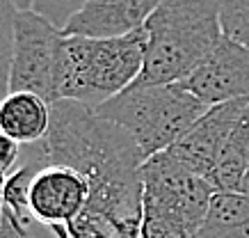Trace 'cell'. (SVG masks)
<instances>
[{
  "label": "cell",
  "mask_w": 249,
  "mask_h": 238,
  "mask_svg": "<svg viewBox=\"0 0 249 238\" xmlns=\"http://www.w3.org/2000/svg\"><path fill=\"white\" fill-rule=\"evenodd\" d=\"M144 211L167 218L195 236L204 224L211 200L215 195L204 177H199L162 151L146 158L142 165Z\"/></svg>",
  "instance_id": "5"
},
{
  "label": "cell",
  "mask_w": 249,
  "mask_h": 238,
  "mask_svg": "<svg viewBox=\"0 0 249 238\" xmlns=\"http://www.w3.org/2000/svg\"><path fill=\"white\" fill-rule=\"evenodd\" d=\"M240 192L249 197V165H247V172H245V179H242V185H240Z\"/></svg>",
  "instance_id": "20"
},
{
  "label": "cell",
  "mask_w": 249,
  "mask_h": 238,
  "mask_svg": "<svg viewBox=\"0 0 249 238\" xmlns=\"http://www.w3.org/2000/svg\"><path fill=\"white\" fill-rule=\"evenodd\" d=\"M18 9L0 0V103L9 94V71H12V48H14V16Z\"/></svg>",
  "instance_id": "15"
},
{
  "label": "cell",
  "mask_w": 249,
  "mask_h": 238,
  "mask_svg": "<svg viewBox=\"0 0 249 238\" xmlns=\"http://www.w3.org/2000/svg\"><path fill=\"white\" fill-rule=\"evenodd\" d=\"M211 110L178 85H140L112 96L96 108V115L133 135L142 154L151 158L172 149Z\"/></svg>",
  "instance_id": "4"
},
{
  "label": "cell",
  "mask_w": 249,
  "mask_h": 238,
  "mask_svg": "<svg viewBox=\"0 0 249 238\" xmlns=\"http://www.w3.org/2000/svg\"><path fill=\"white\" fill-rule=\"evenodd\" d=\"M87 5V0H32L30 9L35 14L44 16L51 25L64 32L69 21Z\"/></svg>",
  "instance_id": "16"
},
{
  "label": "cell",
  "mask_w": 249,
  "mask_h": 238,
  "mask_svg": "<svg viewBox=\"0 0 249 238\" xmlns=\"http://www.w3.org/2000/svg\"><path fill=\"white\" fill-rule=\"evenodd\" d=\"M44 149L48 165L73 169L87 183L137 174L146 161L128 131L78 101L51 103V128Z\"/></svg>",
  "instance_id": "1"
},
{
  "label": "cell",
  "mask_w": 249,
  "mask_h": 238,
  "mask_svg": "<svg viewBox=\"0 0 249 238\" xmlns=\"http://www.w3.org/2000/svg\"><path fill=\"white\" fill-rule=\"evenodd\" d=\"M247 108L249 99L227 101V103H219V106H211V110L172 149H167V154L172 156L174 161L181 163L183 167H188L190 172H195V174H199V177H204L208 181L213 169H215L222 146L229 140V135L233 133L235 126L240 124Z\"/></svg>",
  "instance_id": "7"
},
{
  "label": "cell",
  "mask_w": 249,
  "mask_h": 238,
  "mask_svg": "<svg viewBox=\"0 0 249 238\" xmlns=\"http://www.w3.org/2000/svg\"><path fill=\"white\" fill-rule=\"evenodd\" d=\"M64 32L32 9L16 12L9 92H32L55 103V73Z\"/></svg>",
  "instance_id": "6"
},
{
  "label": "cell",
  "mask_w": 249,
  "mask_h": 238,
  "mask_svg": "<svg viewBox=\"0 0 249 238\" xmlns=\"http://www.w3.org/2000/svg\"><path fill=\"white\" fill-rule=\"evenodd\" d=\"M51 128V103L32 92H9L0 103V133L18 145H37Z\"/></svg>",
  "instance_id": "11"
},
{
  "label": "cell",
  "mask_w": 249,
  "mask_h": 238,
  "mask_svg": "<svg viewBox=\"0 0 249 238\" xmlns=\"http://www.w3.org/2000/svg\"><path fill=\"white\" fill-rule=\"evenodd\" d=\"M23 161V145H18L16 140L9 135L0 133V174L7 179L9 174H14L18 165Z\"/></svg>",
  "instance_id": "17"
},
{
  "label": "cell",
  "mask_w": 249,
  "mask_h": 238,
  "mask_svg": "<svg viewBox=\"0 0 249 238\" xmlns=\"http://www.w3.org/2000/svg\"><path fill=\"white\" fill-rule=\"evenodd\" d=\"M9 5H14L18 12H23V9H30V2L32 0H7Z\"/></svg>",
  "instance_id": "19"
},
{
  "label": "cell",
  "mask_w": 249,
  "mask_h": 238,
  "mask_svg": "<svg viewBox=\"0 0 249 238\" xmlns=\"http://www.w3.org/2000/svg\"><path fill=\"white\" fill-rule=\"evenodd\" d=\"M146 30L140 85H178L204 64L224 39L219 0H160Z\"/></svg>",
  "instance_id": "2"
},
{
  "label": "cell",
  "mask_w": 249,
  "mask_h": 238,
  "mask_svg": "<svg viewBox=\"0 0 249 238\" xmlns=\"http://www.w3.org/2000/svg\"><path fill=\"white\" fill-rule=\"evenodd\" d=\"M0 224H2V213H0Z\"/></svg>",
  "instance_id": "21"
},
{
  "label": "cell",
  "mask_w": 249,
  "mask_h": 238,
  "mask_svg": "<svg viewBox=\"0 0 249 238\" xmlns=\"http://www.w3.org/2000/svg\"><path fill=\"white\" fill-rule=\"evenodd\" d=\"M160 0H87L69 25L64 37L114 39L142 30Z\"/></svg>",
  "instance_id": "10"
},
{
  "label": "cell",
  "mask_w": 249,
  "mask_h": 238,
  "mask_svg": "<svg viewBox=\"0 0 249 238\" xmlns=\"http://www.w3.org/2000/svg\"><path fill=\"white\" fill-rule=\"evenodd\" d=\"M2 224H0V238H35L32 231L25 227L23 222H18L9 208L2 206Z\"/></svg>",
  "instance_id": "18"
},
{
  "label": "cell",
  "mask_w": 249,
  "mask_h": 238,
  "mask_svg": "<svg viewBox=\"0 0 249 238\" xmlns=\"http://www.w3.org/2000/svg\"><path fill=\"white\" fill-rule=\"evenodd\" d=\"M222 35L249 48V0H219Z\"/></svg>",
  "instance_id": "14"
},
{
  "label": "cell",
  "mask_w": 249,
  "mask_h": 238,
  "mask_svg": "<svg viewBox=\"0 0 249 238\" xmlns=\"http://www.w3.org/2000/svg\"><path fill=\"white\" fill-rule=\"evenodd\" d=\"M192 238H249V197L242 192H215L204 224Z\"/></svg>",
  "instance_id": "12"
},
{
  "label": "cell",
  "mask_w": 249,
  "mask_h": 238,
  "mask_svg": "<svg viewBox=\"0 0 249 238\" xmlns=\"http://www.w3.org/2000/svg\"><path fill=\"white\" fill-rule=\"evenodd\" d=\"M249 165V108L240 124L233 128L217 156L215 169L211 174V185L217 192H240L242 179Z\"/></svg>",
  "instance_id": "13"
},
{
  "label": "cell",
  "mask_w": 249,
  "mask_h": 238,
  "mask_svg": "<svg viewBox=\"0 0 249 238\" xmlns=\"http://www.w3.org/2000/svg\"><path fill=\"white\" fill-rule=\"evenodd\" d=\"M144 53V28L114 39L64 37L55 73V101H78L96 110L140 78Z\"/></svg>",
  "instance_id": "3"
},
{
  "label": "cell",
  "mask_w": 249,
  "mask_h": 238,
  "mask_svg": "<svg viewBox=\"0 0 249 238\" xmlns=\"http://www.w3.org/2000/svg\"><path fill=\"white\" fill-rule=\"evenodd\" d=\"M89 200V183L83 174L69 167H48L39 169L30 185L28 206L30 215L37 222L51 227H67L83 213Z\"/></svg>",
  "instance_id": "9"
},
{
  "label": "cell",
  "mask_w": 249,
  "mask_h": 238,
  "mask_svg": "<svg viewBox=\"0 0 249 238\" xmlns=\"http://www.w3.org/2000/svg\"><path fill=\"white\" fill-rule=\"evenodd\" d=\"M178 87L206 106L249 99V48L224 37L215 53Z\"/></svg>",
  "instance_id": "8"
}]
</instances>
